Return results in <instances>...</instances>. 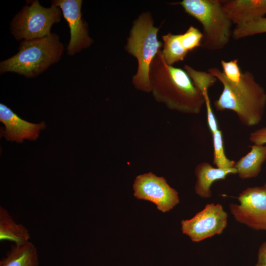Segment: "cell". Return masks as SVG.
Listing matches in <instances>:
<instances>
[{
  "label": "cell",
  "mask_w": 266,
  "mask_h": 266,
  "mask_svg": "<svg viewBox=\"0 0 266 266\" xmlns=\"http://www.w3.org/2000/svg\"><path fill=\"white\" fill-rule=\"evenodd\" d=\"M133 188L136 199L153 202L158 209L164 213L179 202L177 191L169 185L164 177L151 172L137 175Z\"/></svg>",
  "instance_id": "9"
},
{
  "label": "cell",
  "mask_w": 266,
  "mask_h": 266,
  "mask_svg": "<svg viewBox=\"0 0 266 266\" xmlns=\"http://www.w3.org/2000/svg\"><path fill=\"white\" fill-rule=\"evenodd\" d=\"M184 69L201 94L205 91H208L209 88L217 81L216 78L208 71L198 70L187 65L184 66Z\"/></svg>",
  "instance_id": "20"
},
{
  "label": "cell",
  "mask_w": 266,
  "mask_h": 266,
  "mask_svg": "<svg viewBox=\"0 0 266 266\" xmlns=\"http://www.w3.org/2000/svg\"><path fill=\"white\" fill-rule=\"evenodd\" d=\"M237 199L239 204L229 205L235 220L252 229L266 231V188H247Z\"/></svg>",
  "instance_id": "7"
},
{
  "label": "cell",
  "mask_w": 266,
  "mask_h": 266,
  "mask_svg": "<svg viewBox=\"0 0 266 266\" xmlns=\"http://www.w3.org/2000/svg\"><path fill=\"white\" fill-rule=\"evenodd\" d=\"M264 186L266 188V183L265 184Z\"/></svg>",
  "instance_id": "26"
},
{
  "label": "cell",
  "mask_w": 266,
  "mask_h": 266,
  "mask_svg": "<svg viewBox=\"0 0 266 266\" xmlns=\"http://www.w3.org/2000/svg\"><path fill=\"white\" fill-rule=\"evenodd\" d=\"M228 217L221 204L208 203L191 219L182 220V231L192 241L200 242L221 234L227 225Z\"/></svg>",
  "instance_id": "8"
},
{
  "label": "cell",
  "mask_w": 266,
  "mask_h": 266,
  "mask_svg": "<svg viewBox=\"0 0 266 266\" xmlns=\"http://www.w3.org/2000/svg\"><path fill=\"white\" fill-rule=\"evenodd\" d=\"M149 77L151 93L156 101L185 114L200 112L204 104L202 94L184 69L166 63L162 50L150 65Z\"/></svg>",
  "instance_id": "1"
},
{
  "label": "cell",
  "mask_w": 266,
  "mask_h": 266,
  "mask_svg": "<svg viewBox=\"0 0 266 266\" xmlns=\"http://www.w3.org/2000/svg\"><path fill=\"white\" fill-rule=\"evenodd\" d=\"M236 169H222L214 167L207 162H202L198 164L195 169L196 181L195 191L197 195L203 199H208L212 196L211 186L215 181L226 179L231 174H236Z\"/></svg>",
  "instance_id": "13"
},
{
  "label": "cell",
  "mask_w": 266,
  "mask_h": 266,
  "mask_svg": "<svg viewBox=\"0 0 266 266\" xmlns=\"http://www.w3.org/2000/svg\"><path fill=\"white\" fill-rule=\"evenodd\" d=\"M237 59H233L229 61L221 60V64L223 68V72L226 77L233 83H237L241 79L242 72L238 64Z\"/></svg>",
  "instance_id": "22"
},
{
  "label": "cell",
  "mask_w": 266,
  "mask_h": 266,
  "mask_svg": "<svg viewBox=\"0 0 266 266\" xmlns=\"http://www.w3.org/2000/svg\"><path fill=\"white\" fill-rule=\"evenodd\" d=\"M202 94L204 98V104L206 109L207 125L212 134L219 130L218 124L211 106L208 91L204 92Z\"/></svg>",
  "instance_id": "23"
},
{
  "label": "cell",
  "mask_w": 266,
  "mask_h": 266,
  "mask_svg": "<svg viewBox=\"0 0 266 266\" xmlns=\"http://www.w3.org/2000/svg\"><path fill=\"white\" fill-rule=\"evenodd\" d=\"M223 7L236 26L263 17L266 14V0H225Z\"/></svg>",
  "instance_id": "12"
},
{
  "label": "cell",
  "mask_w": 266,
  "mask_h": 266,
  "mask_svg": "<svg viewBox=\"0 0 266 266\" xmlns=\"http://www.w3.org/2000/svg\"><path fill=\"white\" fill-rule=\"evenodd\" d=\"M256 266H266V241L259 247Z\"/></svg>",
  "instance_id": "25"
},
{
  "label": "cell",
  "mask_w": 266,
  "mask_h": 266,
  "mask_svg": "<svg viewBox=\"0 0 266 266\" xmlns=\"http://www.w3.org/2000/svg\"><path fill=\"white\" fill-rule=\"evenodd\" d=\"M82 0H54L52 5L59 7L70 29L67 54L72 56L89 47L93 40L89 35L88 25L82 18Z\"/></svg>",
  "instance_id": "10"
},
{
  "label": "cell",
  "mask_w": 266,
  "mask_h": 266,
  "mask_svg": "<svg viewBox=\"0 0 266 266\" xmlns=\"http://www.w3.org/2000/svg\"><path fill=\"white\" fill-rule=\"evenodd\" d=\"M27 1L10 23L11 33L19 41L49 34L52 25L59 22L63 15L61 8L55 5L45 8L38 0Z\"/></svg>",
  "instance_id": "6"
},
{
  "label": "cell",
  "mask_w": 266,
  "mask_h": 266,
  "mask_svg": "<svg viewBox=\"0 0 266 266\" xmlns=\"http://www.w3.org/2000/svg\"><path fill=\"white\" fill-rule=\"evenodd\" d=\"M266 33V17H263L237 25L233 30L232 37L239 39Z\"/></svg>",
  "instance_id": "19"
},
{
  "label": "cell",
  "mask_w": 266,
  "mask_h": 266,
  "mask_svg": "<svg viewBox=\"0 0 266 266\" xmlns=\"http://www.w3.org/2000/svg\"><path fill=\"white\" fill-rule=\"evenodd\" d=\"M159 30L154 26L151 14L143 12L133 21L125 46L126 50L136 59L138 63L132 83L136 90L147 93H151L150 65L163 44L158 39Z\"/></svg>",
  "instance_id": "4"
},
{
  "label": "cell",
  "mask_w": 266,
  "mask_h": 266,
  "mask_svg": "<svg viewBox=\"0 0 266 266\" xmlns=\"http://www.w3.org/2000/svg\"><path fill=\"white\" fill-rule=\"evenodd\" d=\"M250 147V151L236 162L235 165L237 174L242 179L258 176L266 161V145L253 144Z\"/></svg>",
  "instance_id": "14"
},
{
  "label": "cell",
  "mask_w": 266,
  "mask_h": 266,
  "mask_svg": "<svg viewBox=\"0 0 266 266\" xmlns=\"http://www.w3.org/2000/svg\"><path fill=\"white\" fill-rule=\"evenodd\" d=\"M220 0H183L178 3L202 25L201 46L211 51L224 48L232 37L233 24Z\"/></svg>",
  "instance_id": "5"
},
{
  "label": "cell",
  "mask_w": 266,
  "mask_h": 266,
  "mask_svg": "<svg viewBox=\"0 0 266 266\" xmlns=\"http://www.w3.org/2000/svg\"><path fill=\"white\" fill-rule=\"evenodd\" d=\"M207 71L223 85L221 95L214 102L217 110L233 111L241 123L247 127L256 126L261 122L266 107V92L256 81L252 72H242L240 81L234 83L230 81L217 67L209 68Z\"/></svg>",
  "instance_id": "2"
},
{
  "label": "cell",
  "mask_w": 266,
  "mask_h": 266,
  "mask_svg": "<svg viewBox=\"0 0 266 266\" xmlns=\"http://www.w3.org/2000/svg\"><path fill=\"white\" fill-rule=\"evenodd\" d=\"M28 230L21 224H17L8 211L0 206V240H8L20 244L30 241Z\"/></svg>",
  "instance_id": "16"
},
{
  "label": "cell",
  "mask_w": 266,
  "mask_h": 266,
  "mask_svg": "<svg viewBox=\"0 0 266 266\" xmlns=\"http://www.w3.org/2000/svg\"><path fill=\"white\" fill-rule=\"evenodd\" d=\"M18 50L15 55L0 63L1 74L13 72L28 78L36 77L60 60L64 48L59 35L51 33L22 40Z\"/></svg>",
  "instance_id": "3"
},
{
  "label": "cell",
  "mask_w": 266,
  "mask_h": 266,
  "mask_svg": "<svg viewBox=\"0 0 266 266\" xmlns=\"http://www.w3.org/2000/svg\"><path fill=\"white\" fill-rule=\"evenodd\" d=\"M179 37L182 45L188 53L201 46L202 33L193 26H190L185 33L179 34Z\"/></svg>",
  "instance_id": "21"
},
{
  "label": "cell",
  "mask_w": 266,
  "mask_h": 266,
  "mask_svg": "<svg viewBox=\"0 0 266 266\" xmlns=\"http://www.w3.org/2000/svg\"><path fill=\"white\" fill-rule=\"evenodd\" d=\"M249 140L254 144H266V127L251 132L249 135Z\"/></svg>",
  "instance_id": "24"
},
{
  "label": "cell",
  "mask_w": 266,
  "mask_h": 266,
  "mask_svg": "<svg viewBox=\"0 0 266 266\" xmlns=\"http://www.w3.org/2000/svg\"><path fill=\"white\" fill-rule=\"evenodd\" d=\"M0 266H38L37 249L30 241L14 244L0 261Z\"/></svg>",
  "instance_id": "15"
},
{
  "label": "cell",
  "mask_w": 266,
  "mask_h": 266,
  "mask_svg": "<svg viewBox=\"0 0 266 266\" xmlns=\"http://www.w3.org/2000/svg\"><path fill=\"white\" fill-rule=\"evenodd\" d=\"M0 121L5 126V130L1 132V136L5 137L7 140L17 142H22L24 139L35 140L40 131L46 127L44 122L33 124L21 119L2 103L0 104Z\"/></svg>",
  "instance_id": "11"
},
{
  "label": "cell",
  "mask_w": 266,
  "mask_h": 266,
  "mask_svg": "<svg viewBox=\"0 0 266 266\" xmlns=\"http://www.w3.org/2000/svg\"><path fill=\"white\" fill-rule=\"evenodd\" d=\"M213 146V163L216 167L230 169L235 167L236 162L229 159L225 152L222 132L218 130L212 133Z\"/></svg>",
  "instance_id": "18"
},
{
  "label": "cell",
  "mask_w": 266,
  "mask_h": 266,
  "mask_svg": "<svg viewBox=\"0 0 266 266\" xmlns=\"http://www.w3.org/2000/svg\"><path fill=\"white\" fill-rule=\"evenodd\" d=\"M163 40L162 54L166 63L169 65L184 60L188 52L181 44L179 34L167 33L162 36Z\"/></svg>",
  "instance_id": "17"
}]
</instances>
